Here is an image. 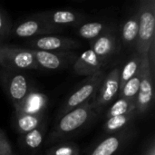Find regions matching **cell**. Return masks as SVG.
<instances>
[{"mask_svg": "<svg viewBox=\"0 0 155 155\" xmlns=\"http://www.w3.org/2000/svg\"><path fill=\"white\" fill-rule=\"evenodd\" d=\"M45 132V123H43L40 126L34 129L33 131L22 134L21 141L24 146L29 149H36L40 147L44 141Z\"/></svg>", "mask_w": 155, "mask_h": 155, "instance_id": "22", "label": "cell"}, {"mask_svg": "<svg viewBox=\"0 0 155 155\" xmlns=\"http://www.w3.org/2000/svg\"><path fill=\"white\" fill-rule=\"evenodd\" d=\"M44 22L59 28L65 26H79L85 22L86 15L73 10H53L34 15Z\"/></svg>", "mask_w": 155, "mask_h": 155, "instance_id": "11", "label": "cell"}, {"mask_svg": "<svg viewBox=\"0 0 155 155\" xmlns=\"http://www.w3.org/2000/svg\"><path fill=\"white\" fill-rule=\"evenodd\" d=\"M39 68L58 70L73 65L77 54L73 52H47L31 49Z\"/></svg>", "mask_w": 155, "mask_h": 155, "instance_id": "10", "label": "cell"}, {"mask_svg": "<svg viewBox=\"0 0 155 155\" xmlns=\"http://www.w3.org/2000/svg\"><path fill=\"white\" fill-rule=\"evenodd\" d=\"M97 111L93 101L85 103L75 109L69 111L62 115L48 136V143H54L59 142L64 137L74 134L81 127L90 123L95 116Z\"/></svg>", "mask_w": 155, "mask_h": 155, "instance_id": "1", "label": "cell"}, {"mask_svg": "<svg viewBox=\"0 0 155 155\" xmlns=\"http://www.w3.org/2000/svg\"><path fill=\"white\" fill-rule=\"evenodd\" d=\"M0 67L21 72L39 69L31 49L9 45H2L1 47Z\"/></svg>", "mask_w": 155, "mask_h": 155, "instance_id": "5", "label": "cell"}, {"mask_svg": "<svg viewBox=\"0 0 155 155\" xmlns=\"http://www.w3.org/2000/svg\"><path fill=\"white\" fill-rule=\"evenodd\" d=\"M133 112H136V100H128L118 97L109 108L105 117L110 118L114 116L124 115Z\"/></svg>", "mask_w": 155, "mask_h": 155, "instance_id": "21", "label": "cell"}, {"mask_svg": "<svg viewBox=\"0 0 155 155\" xmlns=\"http://www.w3.org/2000/svg\"><path fill=\"white\" fill-rule=\"evenodd\" d=\"M142 59L143 57L136 51H134L131 57L125 62L124 66L120 68V89L128 80L137 74L142 64Z\"/></svg>", "mask_w": 155, "mask_h": 155, "instance_id": "20", "label": "cell"}, {"mask_svg": "<svg viewBox=\"0 0 155 155\" xmlns=\"http://www.w3.org/2000/svg\"><path fill=\"white\" fill-rule=\"evenodd\" d=\"M44 123V114L35 115L15 112L13 117L14 127L20 134H27L37 128Z\"/></svg>", "mask_w": 155, "mask_h": 155, "instance_id": "18", "label": "cell"}, {"mask_svg": "<svg viewBox=\"0 0 155 155\" xmlns=\"http://www.w3.org/2000/svg\"><path fill=\"white\" fill-rule=\"evenodd\" d=\"M104 64L93 52L91 48L85 50L79 56L73 64V70L75 74L80 76H90L95 73L103 70Z\"/></svg>", "mask_w": 155, "mask_h": 155, "instance_id": "14", "label": "cell"}, {"mask_svg": "<svg viewBox=\"0 0 155 155\" xmlns=\"http://www.w3.org/2000/svg\"><path fill=\"white\" fill-rule=\"evenodd\" d=\"M141 81V73L140 69L135 75H134L130 80H128L124 85L120 89L118 96L121 98L128 100H136Z\"/></svg>", "mask_w": 155, "mask_h": 155, "instance_id": "23", "label": "cell"}, {"mask_svg": "<svg viewBox=\"0 0 155 155\" xmlns=\"http://www.w3.org/2000/svg\"><path fill=\"white\" fill-rule=\"evenodd\" d=\"M104 76L105 74L103 70L95 73L93 75L87 76L66 99L65 103L60 110V115L62 116L69 111H72L85 103L93 101L100 88Z\"/></svg>", "mask_w": 155, "mask_h": 155, "instance_id": "4", "label": "cell"}, {"mask_svg": "<svg viewBox=\"0 0 155 155\" xmlns=\"http://www.w3.org/2000/svg\"><path fill=\"white\" fill-rule=\"evenodd\" d=\"M139 22L138 37L135 51L142 56H147L150 48L154 45L155 2L154 0H143L137 6Z\"/></svg>", "mask_w": 155, "mask_h": 155, "instance_id": "2", "label": "cell"}, {"mask_svg": "<svg viewBox=\"0 0 155 155\" xmlns=\"http://www.w3.org/2000/svg\"><path fill=\"white\" fill-rule=\"evenodd\" d=\"M120 91V67L115 66L110 73L104 76L100 88L93 100L96 111L102 110L103 107L109 104L118 96Z\"/></svg>", "mask_w": 155, "mask_h": 155, "instance_id": "9", "label": "cell"}, {"mask_svg": "<svg viewBox=\"0 0 155 155\" xmlns=\"http://www.w3.org/2000/svg\"><path fill=\"white\" fill-rule=\"evenodd\" d=\"M140 73L141 81L138 95L136 98V113L138 116L146 114L151 109L153 100V72L152 71L148 55L143 57L142 59Z\"/></svg>", "mask_w": 155, "mask_h": 155, "instance_id": "6", "label": "cell"}, {"mask_svg": "<svg viewBox=\"0 0 155 155\" xmlns=\"http://www.w3.org/2000/svg\"><path fill=\"white\" fill-rule=\"evenodd\" d=\"M45 155H80L77 144L74 143H63L51 147Z\"/></svg>", "mask_w": 155, "mask_h": 155, "instance_id": "24", "label": "cell"}, {"mask_svg": "<svg viewBox=\"0 0 155 155\" xmlns=\"http://www.w3.org/2000/svg\"><path fill=\"white\" fill-rule=\"evenodd\" d=\"M63 30V28L53 26L33 15L16 24L11 29L10 34L20 38H35L47 35H55Z\"/></svg>", "mask_w": 155, "mask_h": 155, "instance_id": "7", "label": "cell"}, {"mask_svg": "<svg viewBox=\"0 0 155 155\" xmlns=\"http://www.w3.org/2000/svg\"><path fill=\"white\" fill-rule=\"evenodd\" d=\"M120 46V38L117 30L107 32L91 41V49L105 64L117 52Z\"/></svg>", "mask_w": 155, "mask_h": 155, "instance_id": "12", "label": "cell"}, {"mask_svg": "<svg viewBox=\"0 0 155 155\" xmlns=\"http://www.w3.org/2000/svg\"><path fill=\"white\" fill-rule=\"evenodd\" d=\"M11 22L10 17L6 11L0 6V41L7 37L11 33Z\"/></svg>", "mask_w": 155, "mask_h": 155, "instance_id": "25", "label": "cell"}, {"mask_svg": "<svg viewBox=\"0 0 155 155\" xmlns=\"http://www.w3.org/2000/svg\"><path fill=\"white\" fill-rule=\"evenodd\" d=\"M143 155H155V145L153 141H152V143L146 148Z\"/></svg>", "mask_w": 155, "mask_h": 155, "instance_id": "27", "label": "cell"}, {"mask_svg": "<svg viewBox=\"0 0 155 155\" xmlns=\"http://www.w3.org/2000/svg\"><path fill=\"white\" fill-rule=\"evenodd\" d=\"M139 30L138 15L135 11L132 14L123 24L120 32V42L124 47L128 49H134L136 47L137 37Z\"/></svg>", "mask_w": 155, "mask_h": 155, "instance_id": "16", "label": "cell"}, {"mask_svg": "<svg viewBox=\"0 0 155 155\" xmlns=\"http://www.w3.org/2000/svg\"><path fill=\"white\" fill-rule=\"evenodd\" d=\"M26 45L29 49L47 52H73V50L80 47L81 44L65 36L47 35L28 40Z\"/></svg>", "mask_w": 155, "mask_h": 155, "instance_id": "8", "label": "cell"}, {"mask_svg": "<svg viewBox=\"0 0 155 155\" xmlns=\"http://www.w3.org/2000/svg\"><path fill=\"white\" fill-rule=\"evenodd\" d=\"M1 47H2V45H1V41H0V50H1Z\"/></svg>", "mask_w": 155, "mask_h": 155, "instance_id": "28", "label": "cell"}, {"mask_svg": "<svg viewBox=\"0 0 155 155\" xmlns=\"http://www.w3.org/2000/svg\"><path fill=\"white\" fill-rule=\"evenodd\" d=\"M130 128L111 134L99 143L88 155H116L132 138Z\"/></svg>", "mask_w": 155, "mask_h": 155, "instance_id": "13", "label": "cell"}, {"mask_svg": "<svg viewBox=\"0 0 155 155\" xmlns=\"http://www.w3.org/2000/svg\"><path fill=\"white\" fill-rule=\"evenodd\" d=\"M114 30L117 29L112 23L103 21H91L84 22L79 25L77 28V33L80 37L92 41L100 35Z\"/></svg>", "mask_w": 155, "mask_h": 155, "instance_id": "17", "label": "cell"}, {"mask_svg": "<svg viewBox=\"0 0 155 155\" xmlns=\"http://www.w3.org/2000/svg\"><path fill=\"white\" fill-rule=\"evenodd\" d=\"M0 155H15L5 134L2 130H0Z\"/></svg>", "mask_w": 155, "mask_h": 155, "instance_id": "26", "label": "cell"}, {"mask_svg": "<svg viewBox=\"0 0 155 155\" xmlns=\"http://www.w3.org/2000/svg\"><path fill=\"white\" fill-rule=\"evenodd\" d=\"M0 83L15 109L20 105L26 95L33 90L28 77L21 71L1 67Z\"/></svg>", "mask_w": 155, "mask_h": 155, "instance_id": "3", "label": "cell"}, {"mask_svg": "<svg viewBox=\"0 0 155 155\" xmlns=\"http://www.w3.org/2000/svg\"><path fill=\"white\" fill-rule=\"evenodd\" d=\"M138 116L136 112H133L128 114L114 116L110 118H106V121L104 124V130L106 134H115L121 131H124L129 128L130 124L135 120Z\"/></svg>", "mask_w": 155, "mask_h": 155, "instance_id": "19", "label": "cell"}, {"mask_svg": "<svg viewBox=\"0 0 155 155\" xmlns=\"http://www.w3.org/2000/svg\"><path fill=\"white\" fill-rule=\"evenodd\" d=\"M48 104L47 96L35 89H33L20 104V105L15 109V112L40 115L44 114Z\"/></svg>", "mask_w": 155, "mask_h": 155, "instance_id": "15", "label": "cell"}]
</instances>
